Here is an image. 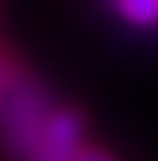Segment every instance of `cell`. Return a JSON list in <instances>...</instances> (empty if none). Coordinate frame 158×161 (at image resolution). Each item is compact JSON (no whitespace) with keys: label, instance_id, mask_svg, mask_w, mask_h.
Instances as JSON below:
<instances>
[{"label":"cell","instance_id":"7a4b0ae2","mask_svg":"<svg viewBox=\"0 0 158 161\" xmlns=\"http://www.w3.org/2000/svg\"><path fill=\"white\" fill-rule=\"evenodd\" d=\"M87 132H90V116L81 103H68L61 100L52 113L48 126L42 132V142L32 152L29 161H74L77 152L87 145Z\"/></svg>","mask_w":158,"mask_h":161},{"label":"cell","instance_id":"6da1fadb","mask_svg":"<svg viewBox=\"0 0 158 161\" xmlns=\"http://www.w3.org/2000/svg\"><path fill=\"white\" fill-rule=\"evenodd\" d=\"M61 97L52 80L26 61L0 97V155L7 161H29Z\"/></svg>","mask_w":158,"mask_h":161},{"label":"cell","instance_id":"3957f363","mask_svg":"<svg viewBox=\"0 0 158 161\" xmlns=\"http://www.w3.org/2000/svg\"><path fill=\"white\" fill-rule=\"evenodd\" d=\"M23 68H26V58L20 55V48L3 42V48H0V97H3V90L16 80V74Z\"/></svg>","mask_w":158,"mask_h":161},{"label":"cell","instance_id":"277c9868","mask_svg":"<svg viewBox=\"0 0 158 161\" xmlns=\"http://www.w3.org/2000/svg\"><path fill=\"white\" fill-rule=\"evenodd\" d=\"M74 161H120V158H116L110 148H103V145H97V142H90V139H87V145L77 152Z\"/></svg>","mask_w":158,"mask_h":161}]
</instances>
